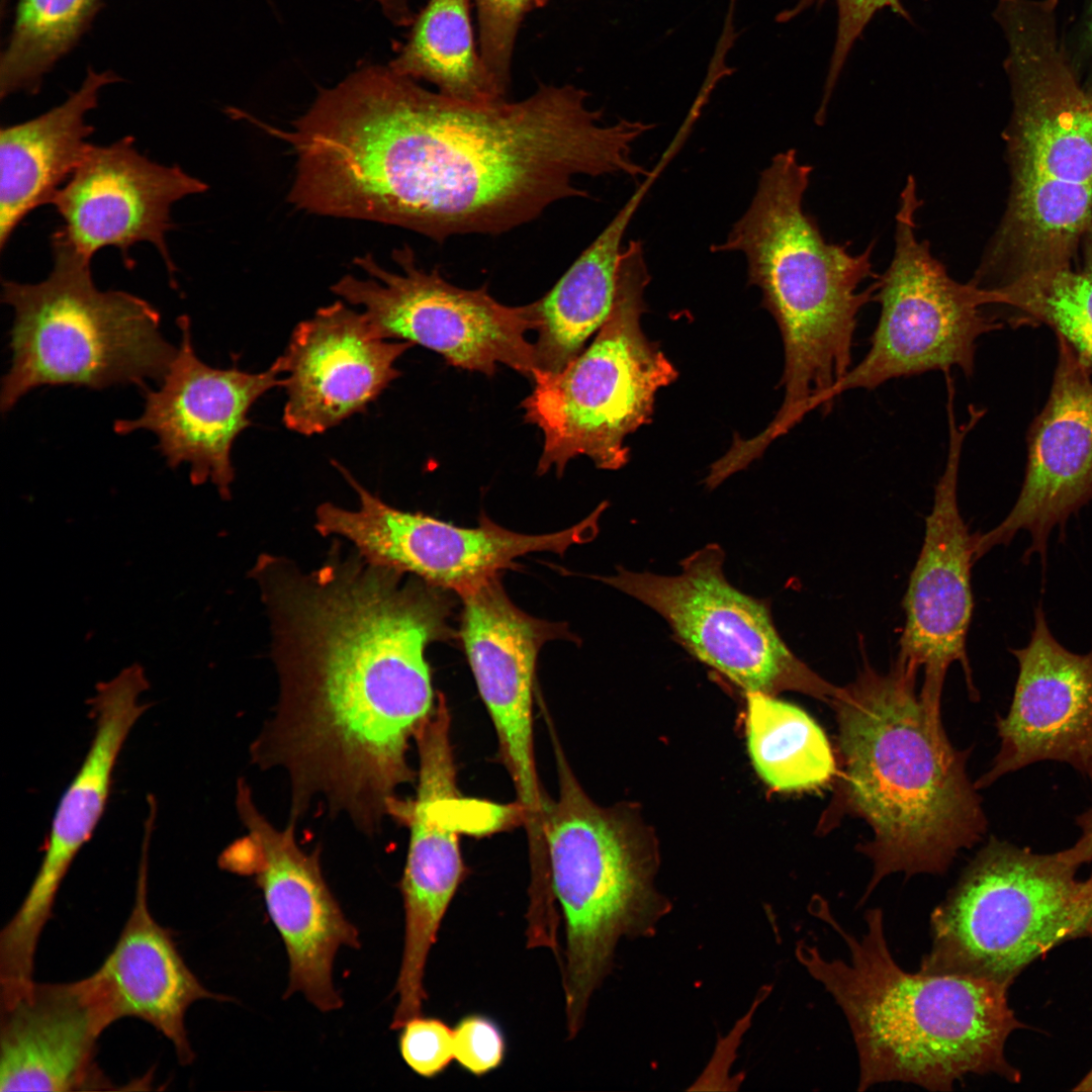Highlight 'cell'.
Returning <instances> with one entry per match:
<instances>
[{"mask_svg":"<svg viewBox=\"0 0 1092 1092\" xmlns=\"http://www.w3.org/2000/svg\"><path fill=\"white\" fill-rule=\"evenodd\" d=\"M573 85L520 101L476 103L367 66L322 90L283 141L295 157L288 193L317 215L400 226L439 243L499 235L551 204L587 197L574 179L647 170L631 158L648 123L607 124Z\"/></svg>","mask_w":1092,"mask_h":1092,"instance_id":"1","label":"cell"},{"mask_svg":"<svg viewBox=\"0 0 1092 1092\" xmlns=\"http://www.w3.org/2000/svg\"><path fill=\"white\" fill-rule=\"evenodd\" d=\"M253 574L280 694L252 760L287 772L290 820L322 796L372 835L417 777L406 754L435 705L426 648L453 636L449 590L358 554L308 574L266 556Z\"/></svg>","mask_w":1092,"mask_h":1092,"instance_id":"2","label":"cell"},{"mask_svg":"<svg viewBox=\"0 0 1092 1092\" xmlns=\"http://www.w3.org/2000/svg\"><path fill=\"white\" fill-rule=\"evenodd\" d=\"M916 676L898 660L883 673L864 661L828 703L841 764L834 807L873 833L859 847L873 863L860 903L892 874H944L987 831L969 752L948 741L940 714L917 695Z\"/></svg>","mask_w":1092,"mask_h":1092,"instance_id":"3","label":"cell"},{"mask_svg":"<svg viewBox=\"0 0 1092 1092\" xmlns=\"http://www.w3.org/2000/svg\"><path fill=\"white\" fill-rule=\"evenodd\" d=\"M997 24L1007 44L1009 190L971 279L986 290L1074 266L1092 229V90L1061 38L1058 6L1020 2Z\"/></svg>","mask_w":1092,"mask_h":1092,"instance_id":"4","label":"cell"},{"mask_svg":"<svg viewBox=\"0 0 1092 1092\" xmlns=\"http://www.w3.org/2000/svg\"><path fill=\"white\" fill-rule=\"evenodd\" d=\"M815 914L842 938L848 960L825 958L800 942L797 957L842 1010L857 1052L859 1092L901 1082L951 1091L968 1075L1017 1083L1005 1044L1021 1024L1009 1007L1008 986L958 975L909 973L894 960L884 913L864 914L856 937L817 899Z\"/></svg>","mask_w":1092,"mask_h":1092,"instance_id":"5","label":"cell"},{"mask_svg":"<svg viewBox=\"0 0 1092 1092\" xmlns=\"http://www.w3.org/2000/svg\"><path fill=\"white\" fill-rule=\"evenodd\" d=\"M813 168L797 152L777 154L726 240L711 252H741L748 283L762 292L784 343V401L766 426L778 439L816 408L827 413L832 391L852 366L857 316L876 300L875 242L852 254L850 244L827 242L803 207Z\"/></svg>","mask_w":1092,"mask_h":1092,"instance_id":"6","label":"cell"},{"mask_svg":"<svg viewBox=\"0 0 1092 1092\" xmlns=\"http://www.w3.org/2000/svg\"><path fill=\"white\" fill-rule=\"evenodd\" d=\"M53 269L38 283L4 281L2 300L14 320L12 361L3 376L0 408L9 412L44 385L102 389L162 380L176 355L160 331L159 311L121 290L96 287L90 262L61 230L51 239Z\"/></svg>","mask_w":1092,"mask_h":1092,"instance_id":"7","label":"cell"},{"mask_svg":"<svg viewBox=\"0 0 1092 1092\" xmlns=\"http://www.w3.org/2000/svg\"><path fill=\"white\" fill-rule=\"evenodd\" d=\"M1062 850L1037 853L991 837L930 915V950L919 972L1010 986L1034 960L1092 938V871Z\"/></svg>","mask_w":1092,"mask_h":1092,"instance_id":"8","label":"cell"},{"mask_svg":"<svg viewBox=\"0 0 1092 1092\" xmlns=\"http://www.w3.org/2000/svg\"><path fill=\"white\" fill-rule=\"evenodd\" d=\"M650 274L639 240L622 249L612 311L592 344L557 372L536 371L523 400L525 420L544 437L537 472L562 474L586 456L600 469L629 459L626 437L647 424L655 395L677 370L641 328Z\"/></svg>","mask_w":1092,"mask_h":1092,"instance_id":"9","label":"cell"},{"mask_svg":"<svg viewBox=\"0 0 1092 1092\" xmlns=\"http://www.w3.org/2000/svg\"><path fill=\"white\" fill-rule=\"evenodd\" d=\"M558 798L544 832L551 888L565 921L562 969L566 1027L574 1037L621 935L649 916L639 863L619 819L583 792L553 735Z\"/></svg>","mask_w":1092,"mask_h":1092,"instance_id":"10","label":"cell"},{"mask_svg":"<svg viewBox=\"0 0 1092 1092\" xmlns=\"http://www.w3.org/2000/svg\"><path fill=\"white\" fill-rule=\"evenodd\" d=\"M921 205L916 179L909 175L895 215L894 254L878 280L880 316L871 346L836 384L834 400L848 390L876 389L929 371L958 368L972 376L978 339L1001 327L986 311L987 291L952 278L930 243L917 237Z\"/></svg>","mask_w":1092,"mask_h":1092,"instance_id":"11","label":"cell"},{"mask_svg":"<svg viewBox=\"0 0 1092 1092\" xmlns=\"http://www.w3.org/2000/svg\"><path fill=\"white\" fill-rule=\"evenodd\" d=\"M724 558L719 545L708 544L681 561L677 575L618 568L596 578L654 610L682 647L746 693L790 690L829 703L837 687L791 651L765 601L726 579Z\"/></svg>","mask_w":1092,"mask_h":1092,"instance_id":"12","label":"cell"},{"mask_svg":"<svg viewBox=\"0 0 1092 1092\" xmlns=\"http://www.w3.org/2000/svg\"><path fill=\"white\" fill-rule=\"evenodd\" d=\"M393 261L399 272L383 268L371 254L355 258L367 277L346 275L332 292L362 306L379 338L419 344L452 366L487 376L504 364L532 379L536 354L526 334L537 328L533 302L510 306L495 300L486 286L453 285L439 268L420 267L407 245L393 251Z\"/></svg>","mask_w":1092,"mask_h":1092,"instance_id":"13","label":"cell"},{"mask_svg":"<svg viewBox=\"0 0 1092 1092\" xmlns=\"http://www.w3.org/2000/svg\"><path fill=\"white\" fill-rule=\"evenodd\" d=\"M337 467L358 493L359 508L321 505L315 512L320 534L345 538L370 564L414 575L457 596L499 575L520 556L544 551L562 555L570 546L592 540L602 512L599 508L567 529L542 535L507 530L485 515L478 527L461 528L393 508Z\"/></svg>","mask_w":1092,"mask_h":1092,"instance_id":"14","label":"cell"},{"mask_svg":"<svg viewBox=\"0 0 1092 1092\" xmlns=\"http://www.w3.org/2000/svg\"><path fill=\"white\" fill-rule=\"evenodd\" d=\"M237 808L247 830L221 854L219 863L252 877L289 960L284 997L300 992L322 1012L342 1007L333 983L335 957L342 946H360L358 929L345 916L329 888L320 850L306 852L297 843L295 825H272L258 810L250 787L238 783Z\"/></svg>","mask_w":1092,"mask_h":1092,"instance_id":"15","label":"cell"},{"mask_svg":"<svg viewBox=\"0 0 1092 1092\" xmlns=\"http://www.w3.org/2000/svg\"><path fill=\"white\" fill-rule=\"evenodd\" d=\"M460 640L496 731L530 837L544 829L547 801L535 761L532 706L537 657L554 639L574 640L564 623L535 618L508 597L499 575L459 596Z\"/></svg>","mask_w":1092,"mask_h":1092,"instance_id":"16","label":"cell"},{"mask_svg":"<svg viewBox=\"0 0 1092 1092\" xmlns=\"http://www.w3.org/2000/svg\"><path fill=\"white\" fill-rule=\"evenodd\" d=\"M947 422V456L906 589L905 626L896 659L917 673L922 668L919 695L935 713H940L941 692L952 663H961L971 694L975 692L966 649L974 609V534L960 513L958 480L964 441L978 419L970 416L958 425L954 410L948 408Z\"/></svg>","mask_w":1092,"mask_h":1092,"instance_id":"17","label":"cell"},{"mask_svg":"<svg viewBox=\"0 0 1092 1092\" xmlns=\"http://www.w3.org/2000/svg\"><path fill=\"white\" fill-rule=\"evenodd\" d=\"M419 755L417 794L403 800L395 820L410 828L399 889L404 910L403 951L396 989L406 996L425 991L424 975L444 916L466 875L457 833L463 800L456 787L446 699L416 732Z\"/></svg>","mask_w":1092,"mask_h":1092,"instance_id":"18","label":"cell"},{"mask_svg":"<svg viewBox=\"0 0 1092 1092\" xmlns=\"http://www.w3.org/2000/svg\"><path fill=\"white\" fill-rule=\"evenodd\" d=\"M178 326L180 347L160 387L143 388V414L134 420H117L113 429L119 435L142 429L153 432L170 468L189 463L192 484L211 480L228 499L235 478L233 444L251 425L248 413L256 400L271 388L283 386L282 363L278 357L259 373L213 368L195 353L189 317L180 316Z\"/></svg>","mask_w":1092,"mask_h":1092,"instance_id":"19","label":"cell"},{"mask_svg":"<svg viewBox=\"0 0 1092 1092\" xmlns=\"http://www.w3.org/2000/svg\"><path fill=\"white\" fill-rule=\"evenodd\" d=\"M1050 397L1028 435L1026 470L1019 495L1005 519L974 534L975 561L1019 531L1030 534L1023 559L1045 565L1048 540L1056 528L1092 500V365L1063 338Z\"/></svg>","mask_w":1092,"mask_h":1092,"instance_id":"20","label":"cell"},{"mask_svg":"<svg viewBox=\"0 0 1092 1092\" xmlns=\"http://www.w3.org/2000/svg\"><path fill=\"white\" fill-rule=\"evenodd\" d=\"M207 188L177 165L151 161L125 136L108 146L91 144L51 203L63 219L61 232L87 258L115 247L131 267L130 248L148 242L173 274L176 268L166 244L173 226L171 208Z\"/></svg>","mask_w":1092,"mask_h":1092,"instance_id":"21","label":"cell"},{"mask_svg":"<svg viewBox=\"0 0 1092 1092\" xmlns=\"http://www.w3.org/2000/svg\"><path fill=\"white\" fill-rule=\"evenodd\" d=\"M1010 652L1018 664L1013 698L996 721L999 750L977 789L1048 760L1069 764L1092 787V647L1084 654L1064 647L1038 605L1027 645Z\"/></svg>","mask_w":1092,"mask_h":1092,"instance_id":"22","label":"cell"},{"mask_svg":"<svg viewBox=\"0 0 1092 1092\" xmlns=\"http://www.w3.org/2000/svg\"><path fill=\"white\" fill-rule=\"evenodd\" d=\"M149 687L144 667L139 663L97 685L90 700L95 718L93 739L57 807L32 885L0 934L1 948L9 958L20 962L34 959L60 886L103 814L123 743L135 721L149 708L139 702L140 695Z\"/></svg>","mask_w":1092,"mask_h":1092,"instance_id":"23","label":"cell"},{"mask_svg":"<svg viewBox=\"0 0 1092 1092\" xmlns=\"http://www.w3.org/2000/svg\"><path fill=\"white\" fill-rule=\"evenodd\" d=\"M413 345L379 338L363 312L342 300L318 308L295 327L279 357L285 426L310 436L364 412L399 376L394 363Z\"/></svg>","mask_w":1092,"mask_h":1092,"instance_id":"24","label":"cell"},{"mask_svg":"<svg viewBox=\"0 0 1092 1092\" xmlns=\"http://www.w3.org/2000/svg\"><path fill=\"white\" fill-rule=\"evenodd\" d=\"M116 1021L94 976L35 983L1 1000V1091L111 1088L95 1062L100 1034Z\"/></svg>","mask_w":1092,"mask_h":1092,"instance_id":"25","label":"cell"},{"mask_svg":"<svg viewBox=\"0 0 1092 1092\" xmlns=\"http://www.w3.org/2000/svg\"><path fill=\"white\" fill-rule=\"evenodd\" d=\"M140 862L135 900L120 935L102 966L93 974L116 1020L142 1019L173 1044L178 1060L188 1065L194 1053L185 1026L186 1012L200 999L229 998L208 991L181 957L171 932L152 916L148 906V843Z\"/></svg>","mask_w":1092,"mask_h":1092,"instance_id":"26","label":"cell"},{"mask_svg":"<svg viewBox=\"0 0 1092 1092\" xmlns=\"http://www.w3.org/2000/svg\"><path fill=\"white\" fill-rule=\"evenodd\" d=\"M110 71L88 67L80 88L62 104L0 130V246L3 250L20 221L51 203L79 166L94 128L85 122L101 89L119 81Z\"/></svg>","mask_w":1092,"mask_h":1092,"instance_id":"27","label":"cell"},{"mask_svg":"<svg viewBox=\"0 0 1092 1092\" xmlns=\"http://www.w3.org/2000/svg\"><path fill=\"white\" fill-rule=\"evenodd\" d=\"M662 162L556 284L533 302L536 371L557 372L579 355L609 317L617 291L621 243ZM535 371V372H536Z\"/></svg>","mask_w":1092,"mask_h":1092,"instance_id":"28","label":"cell"},{"mask_svg":"<svg viewBox=\"0 0 1092 1092\" xmlns=\"http://www.w3.org/2000/svg\"><path fill=\"white\" fill-rule=\"evenodd\" d=\"M412 24L407 41L389 65L392 70L429 81L456 99L476 103L507 99L475 47L469 0H429Z\"/></svg>","mask_w":1092,"mask_h":1092,"instance_id":"29","label":"cell"},{"mask_svg":"<svg viewBox=\"0 0 1092 1092\" xmlns=\"http://www.w3.org/2000/svg\"><path fill=\"white\" fill-rule=\"evenodd\" d=\"M747 746L759 777L779 791L828 783L837 762L822 729L802 709L764 693H747Z\"/></svg>","mask_w":1092,"mask_h":1092,"instance_id":"30","label":"cell"},{"mask_svg":"<svg viewBox=\"0 0 1092 1092\" xmlns=\"http://www.w3.org/2000/svg\"><path fill=\"white\" fill-rule=\"evenodd\" d=\"M102 0H19L0 61L2 99L35 94L43 76L88 30Z\"/></svg>","mask_w":1092,"mask_h":1092,"instance_id":"31","label":"cell"},{"mask_svg":"<svg viewBox=\"0 0 1092 1092\" xmlns=\"http://www.w3.org/2000/svg\"><path fill=\"white\" fill-rule=\"evenodd\" d=\"M1080 256V266L1028 274L988 292L991 306L1008 308L1018 322L1051 327L1092 365V229Z\"/></svg>","mask_w":1092,"mask_h":1092,"instance_id":"32","label":"cell"},{"mask_svg":"<svg viewBox=\"0 0 1092 1092\" xmlns=\"http://www.w3.org/2000/svg\"><path fill=\"white\" fill-rule=\"evenodd\" d=\"M548 0H474L478 20L479 54L499 93L507 97L512 57L524 17Z\"/></svg>","mask_w":1092,"mask_h":1092,"instance_id":"33","label":"cell"},{"mask_svg":"<svg viewBox=\"0 0 1092 1092\" xmlns=\"http://www.w3.org/2000/svg\"><path fill=\"white\" fill-rule=\"evenodd\" d=\"M837 7V29L829 69L823 88L822 100L815 120L824 122L829 101L855 41L860 37L872 18L886 8L898 16L911 20L901 0H834ZM827 0H798L791 8L781 12L777 20L786 22L812 7H821Z\"/></svg>","mask_w":1092,"mask_h":1092,"instance_id":"34","label":"cell"},{"mask_svg":"<svg viewBox=\"0 0 1092 1092\" xmlns=\"http://www.w3.org/2000/svg\"><path fill=\"white\" fill-rule=\"evenodd\" d=\"M398 1050L405 1065L416 1075L436 1078L454 1060V1030L444 1020L422 1014L401 1026Z\"/></svg>","mask_w":1092,"mask_h":1092,"instance_id":"35","label":"cell"},{"mask_svg":"<svg viewBox=\"0 0 1092 1092\" xmlns=\"http://www.w3.org/2000/svg\"><path fill=\"white\" fill-rule=\"evenodd\" d=\"M453 1030L454 1060L468 1074L482 1077L504 1064L507 1041L493 1018L470 1013L460 1018Z\"/></svg>","mask_w":1092,"mask_h":1092,"instance_id":"36","label":"cell"},{"mask_svg":"<svg viewBox=\"0 0 1092 1092\" xmlns=\"http://www.w3.org/2000/svg\"><path fill=\"white\" fill-rule=\"evenodd\" d=\"M1076 824L1080 834L1071 846L1063 849V852L1080 868L1092 867V806L1076 818Z\"/></svg>","mask_w":1092,"mask_h":1092,"instance_id":"37","label":"cell"},{"mask_svg":"<svg viewBox=\"0 0 1092 1092\" xmlns=\"http://www.w3.org/2000/svg\"><path fill=\"white\" fill-rule=\"evenodd\" d=\"M1082 41L1090 60L1091 70L1089 81L1085 83L1092 90V0H1087L1083 18Z\"/></svg>","mask_w":1092,"mask_h":1092,"instance_id":"38","label":"cell"},{"mask_svg":"<svg viewBox=\"0 0 1092 1092\" xmlns=\"http://www.w3.org/2000/svg\"><path fill=\"white\" fill-rule=\"evenodd\" d=\"M1074 1090H1076V1091H1085V1092L1092 1091V1069L1078 1083V1085L1074 1088Z\"/></svg>","mask_w":1092,"mask_h":1092,"instance_id":"39","label":"cell"}]
</instances>
